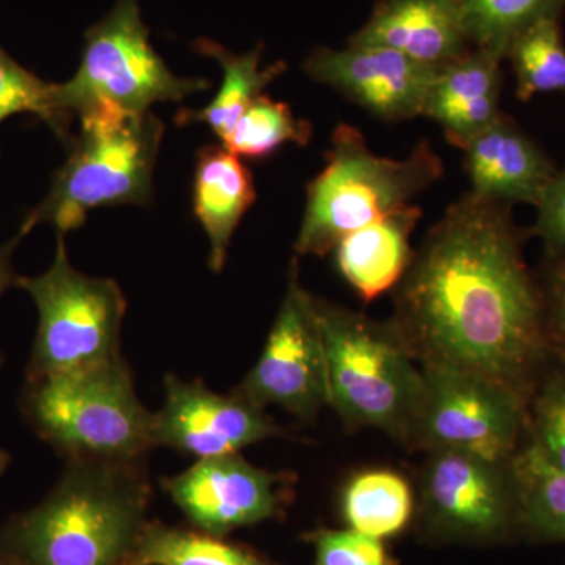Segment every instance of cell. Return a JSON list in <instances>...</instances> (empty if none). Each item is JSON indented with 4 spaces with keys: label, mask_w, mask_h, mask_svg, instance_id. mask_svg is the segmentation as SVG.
<instances>
[{
    "label": "cell",
    "mask_w": 565,
    "mask_h": 565,
    "mask_svg": "<svg viewBox=\"0 0 565 565\" xmlns=\"http://www.w3.org/2000/svg\"><path fill=\"white\" fill-rule=\"evenodd\" d=\"M512 206L468 191L424 236L390 321L419 366L484 375L530 403L553 366L545 305Z\"/></svg>",
    "instance_id": "1"
},
{
    "label": "cell",
    "mask_w": 565,
    "mask_h": 565,
    "mask_svg": "<svg viewBox=\"0 0 565 565\" xmlns=\"http://www.w3.org/2000/svg\"><path fill=\"white\" fill-rule=\"evenodd\" d=\"M148 497L136 462L71 460L14 539L32 565H125L143 533Z\"/></svg>",
    "instance_id": "2"
},
{
    "label": "cell",
    "mask_w": 565,
    "mask_h": 565,
    "mask_svg": "<svg viewBox=\"0 0 565 565\" xmlns=\"http://www.w3.org/2000/svg\"><path fill=\"white\" fill-rule=\"evenodd\" d=\"M444 159L422 140L405 159L382 158L366 137L338 122L326 167L307 185L297 256H326L348 234L399 210L444 178Z\"/></svg>",
    "instance_id": "3"
},
{
    "label": "cell",
    "mask_w": 565,
    "mask_h": 565,
    "mask_svg": "<svg viewBox=\"0 0 565 565\" xmlns=\"http://www.w3.org/2000/svg\"><path fill=\"white\" fill-rule=\"evenodd\" d=\"M315 308L330 407L345 429L384 430L405 446L422 397L423 370L393 322L316 297Z\"/></svg>",
    "instance_id": "4"
},
{
    "label": "cell",
    "mask_w": 565,
    "mask_h": 565,
    "mask_svg": "<svg viewBox=\"0 0 565 565\" xmlns=\"http://www.w3.org/2000/svg\"><path fill=\"white\" fill-rule=\"evenodd\" d=\"M79 118L81 132L71 139L65 166L55 173L46 199L21 225L24 236L40 223L66 234L84 225L95 207L151 200L163 122L151 111L132 114L109 104Z\"/></svg>",
    "instance_id": "5"
},
{
    "label": "cell",
    "mask_w": 565,
    "mask_h": 565,
    "mask_svg": "<svg viewBox=\"0 0 565 565\" xmlns=\"http://www.w3.org/2000/svg\"><path fill=\"white\" fill-rule=\"evenodd\" d=\"M22 408L43 440L71 460L136 462L154 448V414L125 360L29 381Z\"/></svg>",
    "instance_id": "6"
},
{
    "label": "cell",
    "mask_w": 565,
    "mask_h": 565,
    "mask_svg": "<svg viewBox=\"0 0 565 565\" xmlns=\"http://www.w3.org/2000/svg\"><path fill=\"white\" fill-rule=\"evenodd\" d=\"M17 286L31 294L40 321L28 377L76 373L115 362L126 299L111 278L90 277L71 266L65 234L50 270L39 277H18Z\"/></svg>",
    "instance_id": "7"
},
{
    "label": "cell",
    "mask_w": 565,
    "mask_h": 565,
    "mask_svg": "<svg viewBox=\"0 0 565 565\" xmlns=\"http://www.w3.org/2000/svg\"><path fill=\"white\" fill-rule=\"evenodd\" d=\"M207 87V81L174 76L151 46L137 0H118L85 35L73 79L55 84V104L70 117L103 104L145 114L152 104L181 102Z\"/></svg>",
    "instance_id": "8"
},
{
    "label": "cell",
    "mask_w": 565,
    "mask_h": 565,
    "mask_svg": "<svg viewBox=\"0 0 565 565\" xmlns=\"http://www.w3.org/2000/svg\"><path fill=\"white\" fill-rule=\"evenodd\" d=\"M415 514L427 537L448 544L494 545L522 537L514 459L470 452H426Z\"/></svg>",
    "instance_id": "9"
},
{
    "label": "cell",
    "mask_w": 565,
    "mask_h": 565,
    "mask_svg": "<svg viewBox=\"0 0 565 565\" xmlns=\"http://www.w3.org/2000/svg\"><path fill=\"white\" fill-rule=\"evenodd\" d=\"M423 392L405 446L512 460L526 440V405L484 375L422 366Z\"/></svg>",
    "instance_id": "10"
},
{
    "label": "cell",
    "mask_w": 565,
    "mask_h": 565,
    "mask_svg": "<svg viewBox=\"0 0 565 565\" xmlns=\"http://www.w3.org/2000/svg\"><path fill=\"white\" fill-rule=\"evenodd\" d=\"M234 393L263 408L280 407L302 423H313L329 405L326 349L315 297L300 282L296 262L262 355Z\"/></svg>",
    "instance_id": "11"
},
{
    "label": "cell",
    "mask_w": 565,
    "mask_h": 565,
    "mask_svg": "<svg viewBox=\"0 0 565 565\" xmlns=\"http://www.w3.org/2000/svg\"><path fill=\"white\" fill-rule=\"evenodd\" d=\"M166 403L154 414L152 440L156 446L182 455L210 459L236 455L247 446L285 435L266 414V408L237 393L212 392L202 381L185 382L167 375Z\"/></svg>",
    "instance_id": "12"
},
{
    "label": "cell",
    "mask_w": 565,
    "mask_h": 565,
    "mask_svg": "<svg viewBox=\"0 0 565 565\" xmlns=\"http://www.w3.org/2000/svg\"><path fill=\"white\" fill-rule=\"evenodd\" d=\"M289 481L288 475L263 470L236 452L199 460L163 487L193 525L223 537L280 514Z\"/></svg>",
    "instance_id": "13"
},
{
    "label": "cell",
    "mask_w": 565,
    "mask_h": 565,
    "mask_svg": "<svg viewBox=\"0 0 565 565\" xmlns=\"http://www.w3.org/2000/svg\"><path fill=\"white\" fill-rule=\"evenodd\" d=\"M303 71L367 114L393 125L423 117L424 102L437 74L399 52L355 44L344 50L318 47L308 55Z\"/></svg>",
    "instance_id": "14"
},
{
    "label": "cell",
    "mask_w": 565,
    "mask_h": 565,
    "mask_svg": "<svg viewBox=\"0 0 565 565\" xmlns=\"http://www.w3.org/2000/svg\"><path fill=\"white\" fill-rule=\"evenodd\" d=\"M349 44L386 47L435 71L473 50L460 0H379Z\"/></svg>",
    "instance_id": "15"
},
{
    "label": "cell",
    "mask_w": 565,
    "mask_h": 565,
    "mask_svg": "<svg viewBox=\"0 0 565 565\" xmlns=\"http://www.w3.org/2000/svg\"><path fill=\"white\" fill-rule=\"evenodd\" d=\"M463 169L475 195L490 202L535 206L557 167L509 115H500L463 148Z\"/></svg>",
    "instance_id": "16"
},
{
    "label": "cell",
    "mask_w": 565,
    "mask_h": 565,
    "mask_svg": "<svg viewBox=\"0 0 565 565\" xmlns=\"http://www.w3.org/2000/svg\"><path fill=\"white\" fill-rule=\"evenodd\" d=\"M501 62L484 51L471 50L435 74L423 117L437 122L446 140L459 150L503 114Z\"/></svg>",
    "instance_id": "17"
},
{
    "label": "cell",
    "mask_w": 565,
    "mask_h": 565,
    "mask_svg": "<svg viewBox=\"0 0 565 565\" xmlns=\"http://www.w3.org/2000/svg\"><path fill=\"white\" fill-rule=\"evenodd\" d=\"M423 210L405 204L363 228L355 230L333 248L338 273L363 302L393 291L414 258L412 233Z\"/></svg>",
    "instance_id": "18"
},
{
    "label": "cell",
    "mask_w": 565,
    "mask_h": 565,
    "mask_svg": "<svg viewBox=\"0 0 565 565\" xmlns=\"http://www.w3.org/2000/svg\"><path fill=\"white\" fill-rule=\"evenodd\" d=\"M256 200L250 169L223 145H210L196 156L193 212L210 239V267L221 274L230 243L245 212Z\"/></svg>",
    "instance_id": "19"
},
{
    "label": "cell",
    "mask_w": 565,
    "mask_h": 565,
    "mask_svg": "<svg viewBox=\"0 0 565 565\" xmlns=\"http://www.w3.org/2000/svg\"><path fill=\"white\" fill-rule=\"evenodd\" d=\"M195 46L199 52L218 62L223 70V82L221 90L211 104L200 110H180L177 122L180 126L206 122L223 143L248 106L262 96L264 88L281 76L288 66L277 62L262 68V46L241 55L233 54L221 44L207 40H200Z\"/></svg>",
    "instance_id": "20"
},
{
    "label": "cell",
    "mask_w": 565,
    "mask_h": 565,
    "mask_svg": "<svg viewBox=\"0 0 565 565\" xmlns=\"http://www.w3.org/2000/svg\"><path fill=\"white\" fill-rule=\"evenodd\" d=\"M411 482L390 468L353 475L341 493V514L349 530L381 539L399 534L415 516Z\"/></svg>",
    "instance_id": "21"
},
{
    "label": "cell",
    "mask_w": 565,
    "mask_h": 565,
    "mask_svg": "<svg viewBox=\"0 0 565 565\" xmlns=\"http://www.w3.org/2000/svg\"><path fill=\"white\" fill-rule=\"evenodd\" d=\"M522 501V537L531 542H565V473L546 462L525 440L514 457Z\"/></svg>",
    "instance_id": "22"
},
{
    "label": "cell",
    "mask_w": 565,
    "mask_h": 565,
    "mask_svg": "<svg viewBox=\"0 0 565 565\" xmlns=\"http://www.w3.org/2000/svg\"><path fill=\"white\" fill-rule=\"evenodd\" d=\"M504 61L511 62L520 102L542 93H565V46L561 14L527 25L512 40Z\"/></svg>",
    "instance_id": "23"
},
{
    "label": "cell",
    "mask_w": 565,
    "mask_h": 565,
    "mask_svg": "<svg viewBox=\"0 0 565 565\" xmlns=\"http://www.w3.org/2000/svg\"><path fill=\"white\" fill-rule=\"evenodd\" d=\"M125 565H270L222 537L167 526H147Z\"/></svg>",
    "instance_id": "24"
},
{
    "label": "cell",
    "mask_w": 565,
    "mask_h": 565,
    "mask_svg": "<svg viewBox=\"0 0 565 565\" xmlns=\"http://www.w3.org/2000/svg\"><path fill=\"white\" fill-rule=\"evenodd\" d=\"M473 50L504 61L512 40L527 25L563 14L565 0H460Z\"/></svg>",
    "instance_id": "25"
},
{
    "label": "cell",
    "mask_w": 565,
    "mask_h": 565,
    "mask_svg": "<svg viewBox=\"0 0 565 565\" xmlns=\"http://www.w3.org/2000/svg\"><path fill=\"white\" fill-rule=\"evenodd\" d=\"M311 137L313 126L310 121L297 118L288 104L274 102L263 93L244 111L222 145L237 158L263 161L282 145L305 147Z\"/></svg>",
    "instance_id": "26"
},
{
    "label": "cell",
    "mask_w": 565,
    "mask_h": 565,
    "mask_svg": "<svg viewBox=\"0 0 565 565\" xmlns=\"http://www.w3.org/2000/svg\"><path fill=\"white\" fill-rule=\"evenodd\" d=\"M17 114L36 115L68 140L71 117L55 104V84L41 81L0 50V122Z\"/></svg>",
    "instance_id": "27"
},
{
    "label": "cell",
    "mask_w": 565,
    "mask_h": 565,
    "mask_svg": "<svg viewBox=\"0 0 565 565\" xmlns=\"http://www.w3.org/2000/svg\"><path fill=\"white\" fill-rule=\"evenodd\" d=\"M526 437L546 462L565 473V374L550 367L526 407Z\"/></svg>",
    "instance_id": "28"
},
{
    "label": "cell",
    "mask_w": 565,
    "mask_h": 565,
    "mask_svg": "<svg viewBox=\"0 0 565 565\" xmlns=\"http://www.w3.org/2000/svg\"><path fill=\"white\" fill-rule=\"evenodd\" d=\"M311 542L315 565H397L381 539L353 530H319Z\"/></svg>",
    "instance_id": "29"
},
{
    "label": "cell",
    "mask_w": 565,
    "mask_h": 565,
    "mask_svg": "<svg viewBox=\"0 0 565 565\" xmlns=\"http://www.w3.org/2000/svg\"><path fill=\"white\" fill-rule=\"evenodd\" d=\"M534 207L537 218L531 236L542 241L545 259H565V163L553 174Z\"/></svg>",
    "instance_id": "30"
},
{
    "label": "cell",
    "mask_w": 565,
    "mask_h": 565,
    "mask_svg": "<svg viewBox=\"0 0 565 565\" xmlns=\"http://www.w3.org/2000/svg\"><path fill=\"white\" fill-rule=\"evenodd\" d=\"M546 334L553 364L565 374V259H544L541 274Z\"/></svg>",
    "instance_id": "31"
},
{
    "label": "cell",
    "mask_w": 565,
    "mask_h": 565,
    "mask_svg": "<svg viewBox=\"0 0 565 565\" xmlns=\"http://www.w3.org/2000/svg\"><path fill=\"white\" fill-rule=\"evenodd\" d=\"M24 237V234L18 233L9 243L0 245V297L10 286L17 285L18 277L14 274L11 258H13L14 250ZM0 364H2V359H0Z\"/></svg>",
    "instance_id": "32"
},
{
    "label": "cell",
    "mask_w": 565,
    "mask_h": 565,
    "mask_svg": "<svg viewBox=\"0 0 565 565\" xmlns=\"http://www.w3.org/2000/svg\"><path fill=\"white\" fill-rule=\"evenodd\" d=\"M9 462L10 456L7 455L6 451H2V449H0V476H2L3 471L7 470V467H9Z\"/></svg>",
    "instance_id": "33"
}]
</instances>
